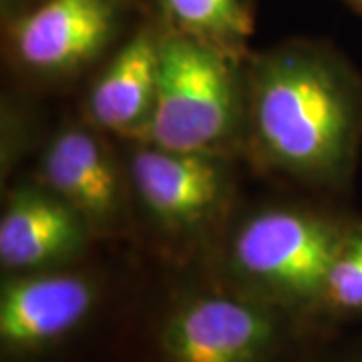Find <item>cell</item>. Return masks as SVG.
I'll list each match as a JSON object with an SVG mask.
<instances>
[{
    "mask_svg": "<svg viewBox=\"0 0 362 362\" xmlns=\"http://www.w3.org/2000/svg\"><path fill=\"white\" fill-rule=\"evenodd\" d=\"M54 194L90 220H105L117 206V173L97 139L81 129L57 135L42 159Z\"/></svg>",
    "mask_w": 362,
    "mask_h": 362,
    "instance_id": "cell-10",
    "label": "cell"
},
{
    "mask_svg": "<svg viewBox=\"0 0 362 362\" xmlns=\"http://www.w3.org/2000/svg\"><path fill=\"white\" fill-rule=\"evenodd\" d=\"M95 304V288L75 274H40L2 286L0 337L11 349H37L75 330Z\"/></svg>",
    "mask_w": 362,
    "mask_h": 362,
    "instance_id": "cell-5",
    "label": "cell"
},
{
    "mask_svg": "<svg viewBox=\"0 0 362 362\" xmlns=\"http://www.w3.org/2000/svg\"><path fill=\"white\" fill-rule=\"evenodd\" d=\"M111 28V0H49L18 23L14 40L26 65L65 71L95 57Z\"/></svg>",
    "mask_w": 362,
    "mask_h": 362,
    "instance_id": "cell-6",
    "label": "cell"
},
{
    "mask_svg": "<svg viewBox=\"0 0 362 362\" xmlns=\"http://www.w3.org/2000/svg\"><path fill=\"white\" fill-rule=\"evenodd\" d=\"M274 337V318L258 304L232 296H197L165 320L161 350L168 362H259Z\"/></svg>",
    "mask_w": 362,
    "mask_h": 362,
    "instance_id": "cell-4",
    "label": "cell"
},
{
    "mask_svg": "<svg viewBox=\"0 0 362 362\" xmlns=\"http://www.w3.org/2000/svg\"><path fill=\"white\" fill-rule=\"evenodd\" d=\"M131 175L145 206L169 226L202 220L221 194L220 168L207 153L151 145L133 156Z\"/></svg>",
    "mask_w": 362,
    "mask_h": 362,
    "instance_id": "cell-7",
    "label": "cell"
},
{
    "mask_svg": "<svg viewBox=\"0 0 362 362\" xmlns=\"http://www.w3.org/2000/svg\"><path fill=\"white\" fill-rule=\"evenodd\" d=\"M332 226L300 211L272 209L246 221L233 242L235 268L252 282L290 300L324 296L342 250Z\"/></svg>",
    "mask_w": 362,
    "mask_h": 362,
    "instance_id": "cell-3",
    "label": "cell"
},
{
    "mask_svg": "<svg viewBox=\"0 0 362 362\" xmlns=\"http://www.w3.org/2000/svg\"><path fill=\"white\" fill-rule=\"evenodd\" d=\"M83 244L81 214L61 197L23 189L0 221V262L8 270H37L61 262Z\"/></svg>",
    "mask_w": 362,
    "mask_h": 362,
    "instance_id": "cell-8",
    "label": "cell"
},
{
    "mask_svg": "<svg viewBox=\"0 0 362 362\" xmlns=\"http://www.w3.org/2000/svg\"><path fill=\"white\" fill-rule=\"evenodd\" d=\"M254 117L264 149L284 168L324 171L346 149L350 115L342 90L306 57H284L262 71Z\"/></svg>",
    "mask_w": 362,
    "mask_h": 362,
    "instance_id": "cell-1",
    "label": "cell"
},
{
    "mask_svg": "<svg viewBox=\"0 0 362 362\" xmlns=\"http://www.w3.org/2000/svg\"><path fill=\"white\" fill-rule=\"evenodd\" d=\"M163 6L185 35L216 47L250 33L247 0H163Z\"/></svg>",
    "mask_w": 362,
    "mask_h": 362,
    "instance_id": "cell-11",
    "label": "cell"
},
{
    "mask_svg": "<svg viewBox=\"0 0 362 362\" xmlns=\"http://www.w3.org/2000/svg\"><path fill=\"white\" fill-rule=\"evenodd\" d=\"M233 109L232 73L216 45L185 33L159 42L156 101L143 127L151 145L207 153L228 135Z\"/></svg>",
    "mask_w": 362,
    "mask_h": 362,
    "instance_id": "cell-2",
    "label": "cell"
},
{
    "mask_svg": "<svg viewBox=\"0 0 362 362\" xmlns=\"http://www.w3.org/2000/svg\"><path fill=\"white\" fill-rule=\"evenodd\" d=\"M322 298L340 310H362V233L342 244Z\"/></svg>",
    "mask_w": 362,
    "mask_h": 362,
    "instance_id": "cell-12",
    "label": "cell"
},
{
    "mask_svg": "<svg viewBox=\"0 0 362 362\" xmlns=\"http://www.w3.org/2000/svg\"><path fill=\"white\" fill-rule=\"evenodd\" d=\"M159 42L137 35L111 61L90 93V115L111 131H133L147 125L156 101Z\"/></svg>",
    "mask_w": 362,
    "mask_h": 362,
    "instance_id": "cell-9",
    "label": "cell"
}]
</instances>
